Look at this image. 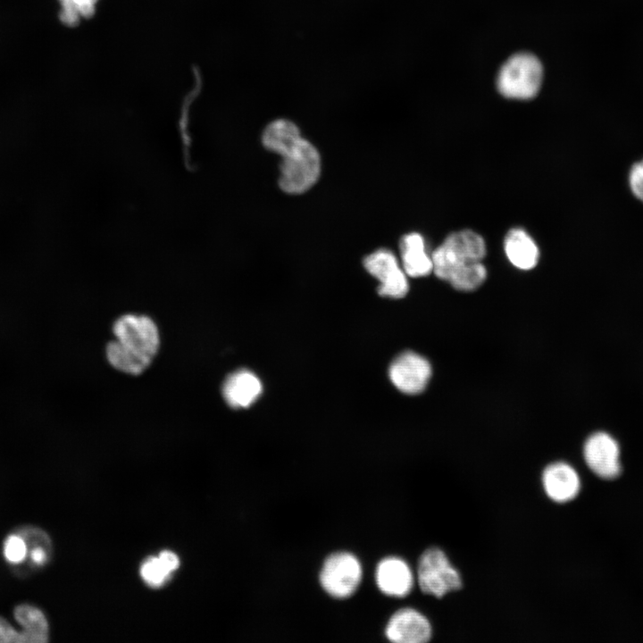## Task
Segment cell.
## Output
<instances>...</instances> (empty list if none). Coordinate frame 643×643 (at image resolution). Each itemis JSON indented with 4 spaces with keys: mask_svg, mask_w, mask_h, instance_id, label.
<instances>
[{
    "mask_svg": "<svg viewBox=\"0 0 643 643\" xmlns=\"http://www.w3.org/2000/svg\"><path fill=\"white\" fill-rule=\"evenodd\" d=\"M263 144L266 149L282 157L280 187L284 192L304 193L319 179L320 154L308 140L302 138L293 122L288 120L271 122L263 134Z\"/></svg>",
    "mask_w": 643,
    "mask_h": 643,
    "instance_id": "cell-1",
    "label": "cell"
},
{
    "mask_svg": "<svg viewBox=\"0 0 643 643\" xmlns=\"http://www.w3.org/2000/svg\"><path fill=\"white\" fill-rule=\"evenodd\" d=\"M115 339L106 347L109 363L130 375L142 373L157 354L160 338L156 324L148 316L124 314L113 324Z\"/></svg>",
    "mask_w": 643,
    "mask_h": 643,
    "instance_id": "cell-2",
    "label": "cell"
},
{
    "mask_svg": "<svg viewBox=\"0 0 643 643\" xmlns=\"http://www.w3.org/2000/svg\"><path fill=\"white\" fill-rule=\"evenodd\" d=\"M485 254V242L479 234L470 230L454 232L432 253L433 271L447 281L459 269L481 262Z\"/></svg>",
    "mask_w": 643,
    "mask_h": 643,
    "instance_id": "cell-3",
    "label": "cell"
},
{
    "mask_svg": "<svg viewBox=\"0 0 643 643\" xmlns=\"http://www.w3.org/2000/svg\"><path fill=\"white\" fill-rule=\"evenodd\" d=\"M542 79L540 61L531 54L519 53L511 56L500 68L497 87L505 97L530 99L538 94Z\"/></svg>",
    "mask_w": 643,
    "mask_h": 643,
    "instance_id": "cell-4",
    "label": "cell"
},
{
    "mask_svg": "<svg viewBox=\"0 0 643 643\" xmlns=\"http://www.w3.org/2000/svg\"><path fill=\"white\" fill-rule=\"evenodd\" d=\"M418 584L422 592L442 597L462 587L459 572L445 553L437 547L427 549L421 556L417 570Z\"/></svg>",
    "mask_w": 643,
    "mask_h": 643,
    "instance_id": "cell-5",
    "label": "cell"
},
{
    "mask_svg": "<svg viewBox=\"0 0 643 643\" xmlns=\"http://www.w3.org/2000/svg\"><path fill=\"white\" fill-rule=\"evenodd\" d=\"M359 560L347 552H338L327 557L320 572V582L331 597L346 598L357 589L362 580Z\"/></svg>",
    "mask_w": 643,
    "mask_h": 643,
    "instance_id": "cell-6",
    "label": "cell"
},
{
    "mask_svg": "<svg viewBox=\"0 0 643 643\" xmlns=\"http://www.w3.org/2000/svg\"><path fill=\"white\" fill-rule=\"evenodd\" d=\"M365 269L380 280L378 292L382 296L401 298L409 288L405 272L397 263L396 256L388 249H379L363 261Z\"/></svg>",
    "mask_w": 643,
    "mask_h": 643,
    "instance_id": "cell-7",
    "label": "cell"
},
{
    "mask_svg": "<svg viewBox=\"0 0 643 643\" xmlns=\"http://www.w3.org/2000/svg\"><path fill=\"white\" fill-rule=\"evenodd\" d=\"M431 365L423 356L405 351L391 363L389 379L401 392L408 395L422 393L431 377Z\"/></svg>",
    "mask_w": 643,
    "mask_h": 643,
    "instance_id": "cell-8",
    "label": "cell"
},
{
    "mask_svg": "<svg viewBox=\"0 0 643 643\" xmlns=\"http://www.w3.org/2000/svg\"><path fill=\"white\" fill-rule=\"evenodd\" d=\"M620 447L609 433L597 431L585 441L583 455L589 469L603 479H614L622 471Z\"/></svg>",
    "mask_w": 643,
    "mask_h": 643,
    "instance_id": "cell-9",
    "label": "cell"
},
{
    "mask_svg": "<svg viewBox=\"0 0 643 643\" xmlns=\"http://www.w3.org/2000/svg\"><path fill=\"white\" fill-rule=\"evenodd\" d=\"M388 640L397 643H424L431 637L427 618L413 608H403L388 620L385 630Z\"/></svg>",
    "mask_w": 643,
    "mask_h": 643,
    "instance_id": "cell-10",
    "label": "cell"
},
{
    "mask_svg": "<svg viewBox=\"0 0 643 643\" xmlns=\"http://www.w3.org/2000/svg\"><path fill=\"white\" fill-rule=\"evenodd\" d=\"M375 580L380 590L390 597H402L409 594L413 577L408 564L397 557H388L377 565Z\"/></svg>",
    "mask_w": 643,
    "mask_h": 643,
    "instance_id": "cell-11",
    "label": "cell"
},
{
    "mask_svg": "<svg viewBox=\"0 0 643 643\" xmlns=\"http://www.w3.org/2000/svg\"><path fill=\"white\" fill-rule=\"evenodd\" d=\"M542 482L548 497L558 503L573 499L580 488L577 472L564 462L547 465L542 474Z\"/></svg>",
    "mask_w": 643,
    "mask_h": 643,
    "instance_id": "cell-12",
    "label": "cell"
},
{
    "mask_svg": "<svg viewBox=\"0 0 643 643\" xmlns=\"http://www.w3.org/2000/svg\"><path fill=\"white\" fill-rule=\"evenodd\" d=\"M262 384L250 371L238 370L230 374L222 385V396L232 408L251 405L260 396Z\"/></svg>",
    "mask_w": 643,
    "mask_h": 643,
    "instance_id": "cell-13",
    "label": "cell"
},
{
    "mask_svg": "<svg viewBox=\"0 0 643 643\" xmlns=\"http://www.w3.org/2000/svg\"><path fill=\"white\" fill-rule=\"evenodd\" d=\"M14 531L21 535L27 543L26 560L21 566L16 567L21 575L41 569L49 563L53 550L52 542L43 530L32 525H23L16 528Z\"/></svg>",
    "mask_w": 643,
    "mask_h": 643,
    "instance_id": "cell-14",
    "label": "cell"
},
{
    "mask_svg": "<svg viewBox=\"0 0 643 643\" xmlns=\"http://www.w3.org/2000/svg\"><path fill=\"white\" fill-rule=\"evenodd\" d=\"M403 270L413 278L424 277L433 271V263L425 250L423 238L415 232L405 235L400 241Z\"/></svg>",
    "mask_w": 643,
    "mask_h": 643,
    "instance_id": "cell-15",
    "label": "cell"
},
{
    "mask_svg": "<svg viewBox=\"0 0 643 643\" xmlns=\"http://www.w3.org/2000/svg\"><path fill=\"white\" fill-rule=\"evenodd\" d=\"M504 248L508 260L521 270H530L539 260V248L522 229H512L506 235Z\"/></svg>",
    "mask_w": 643,
    "mask_h": 643,
    "instance_id": "cell-16",
    "label": "cell"
},
{
    "mask_svg": "<svg viewBox=\"0 0 643 643\" xmlns=\"http://www.w3.org/2000/svg\"><path fill=\"white\" fill-rule=\"evenodd\" d=\"M13 616L21 627L25 643H46L49 639V625L41 609L30 604L14 608Z\"/></svg>",
    "mask_w": 643,
    "mask_h": 643,
    "instance_id": "cell-17",
    "label": "cell"
},
{
    "mask_svg": "<svg viewBox=\"0 0 643 643\" xmlns=\"http://www.w3.org/2000/svg\"><path fill=\"white\" fill-rule=\"evenodd\" d=\"M178 555L169 550L162 551L158 555L148 557L140 567L143 580L150 587L163 586L179 568Z\"/></svg>",
    "mask_w": 643,
    "mask_h": 643,
    "instance_id": "cell-18",
    "label": "cell"
},
{
    "mask_svg": "<svg viewBox=\"0 0 643 643\" xmlns=\"http://www.w3.org/2000/svg\"><path fill=\"white\" fill-rule=\"evenodd\" d=\"M486 277L485 266L481 262H478L466 265L454 272L447 282L457 290L471 291L479 288L484 282Z\"/></svg>",
    "mask_w": 643,
    "mask_h": 643,
    "instance_id": "cell-19",
    "label": "cell"
},
{
    "mask_svg": "<svg viewBox=\"0 0 643 643\" xmlns=\"http://www.w3.org/2000/svg\"><path fill=\"white\" fill-rule=\"evenodd\" d=\"M61 2L60 19L68 26L78 23L81 18H87L94 13L97 0H59Z\"/></svg>",
    "mask_w": 643,
    "mask_h": 643,
    "instance_id": "cell-20",
    "label": "cell"
},
{
    "mask_svg": "<svg viewBox=\"0 0 643 643\" xmlns=\"http://www.w3.org/2000/svg\"><path fill=\"white\" fill-rule=\"evenodd\" d=\"M3 555L9 564L21 566L27 557V543L23 537L14 530L9 534L3 544Z\"/></svg>",
    "mask_w": 643,
    "mask_h": 643,
    "instance_id": "cell-21",
    "label": "cell"
},
{
    "mask_svg": "<svg viewBox=\"0 0 643 643\" xmlns=\"http://www.w3.org/2000/svg\"><path fill=\"white\" fill-rule=\"evenodd\" d=\"M630 186L634 196L643 202V159L631 167Z\"/></svg>",
    "mask_w": 643,
    "mask_h": 643,
    "instance_id": "cell-22",
    "label": "cell"
},
{
    "mask_svg": "<svg viewBox=\"0 0 643 643\" xmlns=\"http://www.w3.org/2000/svg\"><path fill=\"white\" fill-rule=\"evenodd\" d=\"M0 643H25L21 631L0 616Z\"/></svg>",
    "mask_w": 643,
    "mask_h": 643,
    "instance_id": "cell-23",
    "label": "cell"
}]
</instances>
